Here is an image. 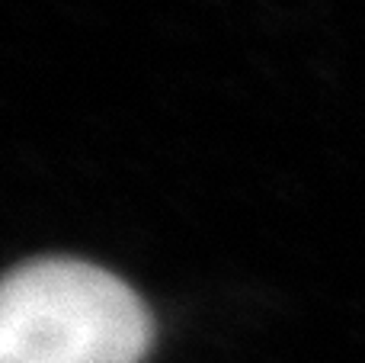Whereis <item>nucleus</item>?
Listing matches in <instances>:
<instances>
[{"label": "nucleus", "instance_id": "1", "mask_svg": "<svg viewBox=\"0 0 365 363\" xmlns=\"http://www.w3.org/2000/svg\"><path fill=\"white\" fill-rule=\"evenodd\" d=\"M151 315L132 287L83 261L13 270L0 296V363H141Z\"/></svg>", "mask_w": 365, "mask_h": 363}]
</instances>
